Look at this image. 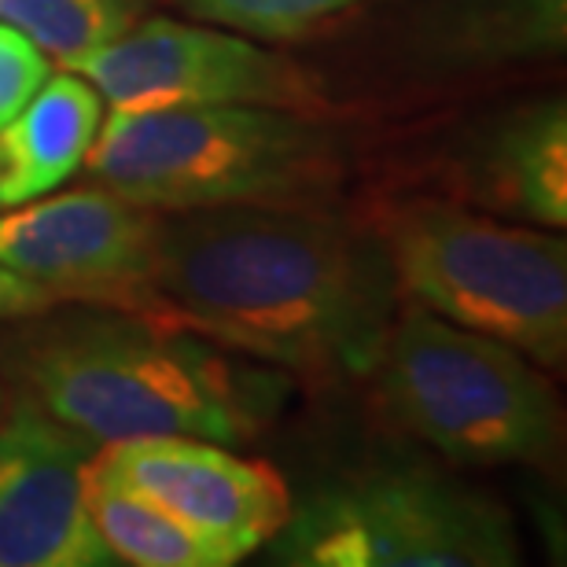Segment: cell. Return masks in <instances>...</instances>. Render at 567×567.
Masks as SVG:
<instances>
[{
    "mask_svg": "<svg viewBox=\"0 0 567 567\" xmlns=\"http://www.w3.org/2000/svg\"><path fill=\"white\" fill-rule=\"evenodd\" d=\"M52 74V63L38 44L0 22V130L27 107V100Z\"/></svg>",
    "mask_w": 567,
    "mask_h": 567,
    "instance_id": "2e32d148",
    "label": "cell"
},
{
    "mask_svg": "<svg viewBox=\"0 0 567 567\" xmlns=\"http://www.w3.org/2000/svg\"><path fill=\"white\" fill-rule=\"evenodd\" d=\"M361 0H185L192 16L255 38H295Z\"/></svg>",
    "mask_w": 567,
    "mask_h": 567,
    "instance_id": "9a60e30c",
    "label": "cell"
},
{
    "mask_svg": "<svg viewBox=\"0 0 567 567\" xmlns=\"http://www.w3.org/2000/svg\"><path fill=\"white\" fill-rule=\"evenodd\" d=\"M284 560L310 567L516 564L508 516L421 468H369L313 494L284 524Z\"/></svg>",
    "mask_w": 567,
    "mask_h": 567,
    "instance_id": "8992f818",
    "label": "cell"
},
{
    "mask_svg": "<svg viewBox=\"0 0 567 567\" xmlns=\"http://www.w3.org/2000/svg\"><path fill=\"white\" fill-rule=\"evenodd\" d=\"M44 310H55V299L49 291H41L38 284L27 277L11 274L8 266H0V321L11 317H38Z\"/></svg>",
    "mask_w": 567,
    "mask_h": 567,
    "instance_id": "e0dca14e",
    "label": "cell"
},
{
    "mask_svg": "<svg viewBox=\"0 0 567 567\" xmlns=\"http://www.w3.org/2000/svg\"><path fill=\"white\" fill-rule=\"evenodd\" d=\"M0 416H4V388H0Z\"/></svg>",
    "mask_w": 567,
    "mask_h": 567,
    "instance_id": "ac0fdd59",
    "label": "cell"
},
{
    "mask_svg": "<svg viewBox=\"0 0 567 567\" xmlns=\"http://www.w3.org/2000/svg\"><path fill=\"white\" fill-rule=\"evenodd\" d=\"M33 321L8 361L30 402L93 446L147 435L244 442L284 402V380L152 317L85 306Z\"/></svg>",
    "mask_w": 567,
    "mask_h": 567,
    "instance_id": "7a4b0ae2",
    "label": "cell"
},
{
    "mask_svg": "<svg viewBox=\"0 0 567 567\" xmlns=\"http://www.w3.org/2000/svg\"><path fill=\"white\" fill-rule=\"evenodd\" d=\"M158 210L111 188H74L0 214V266L49 291L55 306L133 310L155 255Z\"/></svg>",
    "mask_w": 567,
    "mask_h": 567,
    "instance_id": "ba28073f",
    "label": "cell"
},
{
    "mask_svg": "<svg viewBox=\"0 0 567 567\" xmlns=\"http://www.w3.org/2000/svg\"><path fill=\"white\" fill-rule=\"evenodd\" d=\"M104 122V96L82 74L60 71L0 130V207L60 188L85 163Z\"/></svg>",
    "mask_w": 567,
    "mask_h": 567,
    "instance_id": "8fae6325",
    "label": "cell"
},
{
    "mask_svg": "<svg viewBox=\"0 0 567 567\" xmlns=\"http://www.w3.org/2000/svg\"><path fill=\"white\" fill-rule=\"evenodd\" d=\"M372 372L391 416L461 464L546 461L560 405L535 361L410 302L394 313Z\"/></svg>",
    "mask_w": 567,
    "mask_h": 567,
    "instance_id": "277c9868",
    "label": "cell"
},
{
    "mask_svg": "<svg viewBox=\"0 0 567 567\" xmlns=\"http://www.w3.org/2000/svg\"><path fill=\"white\" fill-rule=\"evenodd\" d=\"M494 203L524 218L564 229L567 225V118L564 104L516 118L494 141L483 163Z\"/></svg>",
    "mask_w": 567,
    "mask_h": 567,
    "instance_id": "7c38bea8",
    "label": "cell"
},
{
    "mask_svg": "<svg viewBox=\"0 0 567 567\" xmlns=\"http://www.w3.org/2000/svg\"><path fill=\"white\" fill-rule=\"evenodd\" d=\"M89 472L147 497L236 557L269 546L291 519V494L266 461H247L192 435L104 442Z\"/></svg>",
    "mask_w": 567,
    "mask_h": 567,
    "instance_id": "9c48e42d",
    "label": "cell"
},
{
    "mask_svg": "<svg viewBox=\"0 0 567 567\" xmlns=\"http://www.w3.org/2000/svg\"><path fill=\"white\" fill-rule=\"evenodd\" d=\"M93 442L27 394L0 416V567L118 564L85 508Z\"/></svg>",
    "mask_w": 567,
    "mask_h": 567,
    "instance_id": "30bf717a",
    "label": "cell"
},
{
    "mask_svg": "<svg viewBox=\"0 0 567 567\" xmlns=\"http://www.w3.org/2000/svg\"><path fill=\"white\" fill-rule=\"evenodd\" d=\"M66 71L82 74L115 111L158 107H321V89L299 63L258 49L255 41L174 19L126 27Z\"/></svg>",
    "mask_w": 567,
    "mask_h": 567,
    "instance_id": "52a82bcc",
    "label": "cell"
},
{
    "mask_svg": "<svg viewBox=\"0 0 567 567\" xmlns=\"http://www.w3.org/2000/svg\"><path fill=\"white\" fill-rule=\"evenodd\" d=\"M85 508L111 557L133 567H225L240 557L85 464Z\"/></svg>",
    "mask_w": 567,
    "mask_h": 567,
    "instance_id": "4fadbf2b",
    "label": "cell"
},
{
    "mask_svg": "<svg viewBox=\"0 0 567 567\" xmlns=\"http://www.w3.org/2000/svg\"><path fill=\"white\" fill-rule=\"evenodd\" d=\"M394 288L472 332L516 347L542 369L567 361V247L457 207L399 210L388 225Z\"/></svg>",
    "mask_w": 567,
    "mask_h": 567,
    "instance_id": "5b68a950",
    "label": "cell"
},
{
    "mask_svg": "<svg viewBox=\"0 0 567 567\" xmlns=\"http://www.w3.org/2000/svg\"><path fill=\"white\" fill-rule=\"evenodd\" d=\"M394 291L388 251L313 207L158 210L130 313L306 377H365Z\"/></svg>",
    "mask_w": 567,
    "mask_h": 567,
    "instance_id": "6da1fadb",
    "label": "cell"
},
{
    "mask_svg": "<svg viewBox=\"0 0 567 567\" xmlns=\"http://www.w3.org/2000/svg\"><path fill=\"white\" fill-rule=\"evenodd\" d=\"M133 0H0V22L71 66L133 27Z\"/></svg>",
    "mask_w": 567,
    "mask_h": 567,
    "instance_id": "5bb4252c",
    "label": "cell"
},
{
    "mask_svg": "<svg viewBox=\"0 0 567 567\" xmlns=\"http://www.w3.org/2000/svg\"><path fill=\"white\" fill-rule=\"evenodd\" d=\"M85 166L147 210L313 207L343 181L339 141L324 126L251 104L111 111Z\"/></svg>",
    "mask_w": 567,
    "mask_h": 567,
    "instance_id": "3957f363",
    "label": "cell"
}]
</instances>
